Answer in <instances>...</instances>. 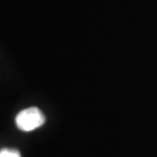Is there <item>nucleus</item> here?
I'll use <instances>...</instances> for the list:
<instances>
[{"label":"nucleus","instance_id":"obj_2","mask_svg":"<svg viewBox=\"0 0 157 157\" xmlns=\"http://www.w3.org/2000/svg\"><path fill=\"white\" fill-rule=\"evenodd\" d=\"M0 157H21V153L14 148H3L0 149Z\"/></svg>","mask_w":157,"mask_h":157},{"label":"nucleus","instance_id":"obj_1","mask_svg":"<svg viewBox=\"0 0 157 157\" xmlns=\"http://www.w3.org/2000/svg\"><path fill=\"white\" fill-rule=\"evenodd\" d=\"M16 126L21 131H34L45 123V115L38 107H28L16 115Z\"/></svg>","mask_w":157,"mask_h":157}]
</instances>
